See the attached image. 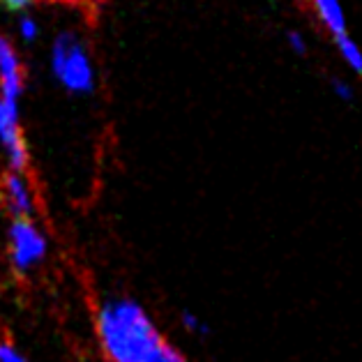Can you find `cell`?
I'll use <instances>...</instances> for the list:
<instances>
[{"label": "cell", "instance_id": "obj_1", "mask_svg": "<svg viewBox=\"0 0 362 362\" xmlns=\"http://www.w3.org/2000/svg\"><path fill=\"white\" fill-rule=\"evenodd\" d=\"M97 332L111 362H146L150 353L166 341L146 309L127 298L102 305L97 314Z\"/></svg>", "mask_w": 362, "mask_h": 362}, {"label": "cell", "instance_id": "obj_2", "mask_svg": "<svg viewBox=\"0 0 362 362\" xmlns=\"http://www.w3.org/2000/svg\"><path fill=\"white\" fill-rule=\"evenodd\" d=\"M51 67L60 83L72 93H90L95 88V72L83 42L76 33H60L54 42Z\"/></svg>", "mask_w": 362, "mask_h": 362}, {"label": "cell", "instance_id": "obj_3", "mask_svg": "<svg viewBox=\"0 0 362 362\" xmlns=\"http://www.w3.org/2000/svg\"><path fill=\"white\" fill-rule=\"evenodd\" d=\"M47 256V240L33 219H14L10 226V259L19 272H28Z\"/></svg>", "mask_w": 362, "mask_h": 362}, {"label": "cell", "instance_id": "obj_4", "mask_svg": "<svg viewBox=\"0 0 362 362\" xmlns=\"http://www.w3.org/2000/svg\"><path fill=\"white\" fill-rule=\"evenodd\" d=\"M0 144H3L7 160H10V169L14 173H25L30 164L28 148H25L23 129L19 122V107L5 102L0 97Z\"/></svg>", "mask_w": 362, "mask_h": 362}, {"label": "cell", "instance_id": "obj_5", "mask_svg": "<svg viewBox=\"0 0 362 362\" xmlns=\"http://www.w3.org/2000/svg\"><path fill=\"white\" fill-rule=\"evenodd\" d=\"M0 210L12 219H33L35 201L19 173L7 171L0 175Z\"/></svg>", "mask_w": 362, "mask_h": 362}, {"label": "cell", "instance_id": "obj_6", "mask_svg": "<svg viewBox=\"0 0 362 362\" xmlns=\"http://www.w3.org/2000/svg\"><path fill=\"white\" fill-rule=\"evenodd\" d=\"M25 72L12 42L0 33V88H3V100L19 107V97L23 93Z\"/></svg>", "mask_w": 362, "mask_h": 362}, {"label": "cell", "instance_id": "obj_7", "mask_svg": "<svg viewBox=\"0 0 362 362\" xmlns=\"http://www.w3.org/2000/svg\"><path fill=\"white\" fill-rule=\"evenodd\" d=\"M312 3V10L316 14V19L334 37L349 33L346 28V14H344L341 0H309Z\"/></svg>", "mask_w": 362, "mask_h": 362}, {"label": "cell", "instance_id": "obj_8", "mask_svg": "<svg viewBox=\"0 0 362 362\" xmlns=\"http://www.w3.org/2000/svg\"><path fill=\"white\" fill-rule=\"evenodd\" d=\"M334 47H337V54L341 56L344 65H346L353 74L362 76V49L358 47V42L351 37L349 33L334 37Z\"/></svg>", "mask_w": 362, "mask_h": 362}, {"label": "cell", "instance_id": "obj_9", "mask_svg": "<svg viewBox=\"0 0 362 362\" xmlns=\"http://www.w3.org/2000/svg\"><path fill=\"white\" fill-rule=\"evenodd\" d=\"M330 90L344 104H351L356 100V88H353V83L346 81L344 76H330Z\"/></svg>", "mask_w": 362, "mask_h": 362}, {"label": "cell", "instance_id": "obj_10", "mask_svg": "<svg viewBox=\"0 0 362 362\" xmlns=\"http://www.w3.org/2000/svg\"><path fill=\"white\" fill-rule=\"evenodd\" d=\"M146 362H187V360H185L169 341H164L155 353H150V356L146 358Z\"/></svg>", "mask_w": 362, "mask_h": 362}, {"label": "cell", "instance_id": "obj_11", "mask_svg": "<svg viewBox=\"0 0 362 362\" xmlns=\"http://www.w3.org/2000/svg\"><path fill=\"white\" fill-rule=\"evenodd\" d=\"M286 44L296 56H300V58L307 56L309 44H307V37L300 30H286Z\"/></svg>", "mask_w": 362, "mask_h": 362}, {"label": "cell", "instance_id": "obj_12", "mask_svg": "<svg viewBox=\"0 0 362 362\" xmlns=\"http://www.w3.org/2000/svg\"><path fill=\"white\" fill-rule=\"evenodd\" d=\"M180 319H182V325H185V328H187V330H189L192 334H208V332H210V328H208V325L203 323V321L199 319L197 314L187 312V309H185V312H182V316H180Z\"/></svg>", "mask_w": 362, "mask_h": 362}, {"label": "cell", "instance_id": "obj_13", "mask_svg": "<svg viewBox=\"0 0 362 362\" xmlns=\"http://www.w3.org/2000/svg\"><path fill=\"white\" fill-rule=\"evenodd\" d=\"M0 362H33L10 341H0Z\"/></svg>", "mask_w": 362, "mask_h": 362}, {"label": "cell", "instance_id": "obj_14", "mask_svg": "<svg viewBox=\"0 0 362 362\" xmlns=\"http://www.w3.org/2000/svg\"><path fill=\"white\" fill-rule=\"evenodd\" d=\"M19 30H21V37L25 42H35V40H37V35H40L37 23H35L30 16H23L21 23H19Z\"/></svg>", "mask_w": 362, "mask_h": 362}, {"label": "cell", "instance_id": "obj_15", "mask_svg": "<svg viewBox=\"0 0 362 362\" xmlns=\"http://www.w3.org/2000/svg\"><path fill=\"white\" fill-rule=\"evenodd\" d=\"M33 3H37V0H0V5L7 7L10 12H21L25 7H30Z\"/></svg>", "mask_w": 362, "mask_h": 362}]
</instances>
